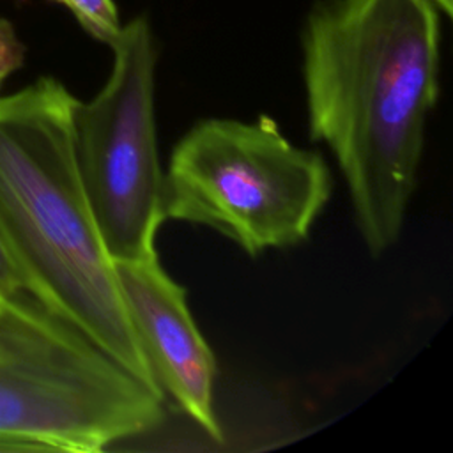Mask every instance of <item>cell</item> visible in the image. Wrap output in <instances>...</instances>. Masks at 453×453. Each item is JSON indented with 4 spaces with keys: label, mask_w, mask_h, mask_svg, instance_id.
Here are the masks:
<instances>
[{
    "label": "cell",
    "mask_w": 453,
    "mask_h": 453,
    "mask_svg": "<svg viewBox=\"0 0 453 453\" xmlns=\"http://www.w3.org/2000/svg\"><path fill=\"white\" fill-rule=\"evenodd\" d=\"M434 4L441 9V12L446 18H451V14H453V0H434Z\"/></svg>",
    "instance_id": "obj_10"
},
{
    "label": "cell",
    "mask_w": 453,
    "mask_h": 453,
    "mask_svg": "<svg viewBox=\"0 0 453 453\" xmlns=\"http://www.w3.org/2000/svg\"><path fill=\"white\" fill-rule=\"evenodd\" d=\"M64 5L80 27L96 41L110 44L122 28L113 0H53Z\"/></svg>",
    "instance_id": "obj_7"
},
{
    "label": "cell",
    "mask_w": 453,
    "mask_h": 453,
    "mask_svg": "<svg viewBox=\"0 0 453 453\" xmlns=\"http://www.w3.org/2000/svg\"><path fill=\"white\" fill-rule=\"evenodd\" d=\"M165 419L161 391L27 294L0 303V451L96 453Z\"/></svg>",
    "instance_id": "obj_3"
},
{
    "label": "cell",
    "mask_w": 453,
    "mask_h": 453,
    "mask_svg": "<svg viewBox=\"0 0 453 453\" xmlns=\"http://www.w3.org/2000/svg\"><path fill=\"white\" fill-rule=\"evenodd\" d=\"M74 103L53 76L0 97V234L34 299L159 391L80 179Z\"/></svg>",
    "instance_id": "obj_2"
},
{
    "label": "cell",
    "mask_w": 453,
    "mask_h": 453,
    "mask_svg": "<svg viewBox=\"0 0 453 453\" xmlns=\"http://www.w3.org/2000/svg\"><path fill=\"white\" fill-rule=\"evenodd\" d=\"M25 62V44L18 37L14 25L0 16V87Z\"/></svg>",
    "instance_id": "obj_8"
},
{
    "label": "cell",
    "mask_w": 453,
    "mask_h": 453,
    "mask_svg": "<svg viewBox=\"0 0 453 453\" xmlns=\"http://www.w3.org/2000/svg\"><path fill=\"white\" fill-rule=\"evenodd\" d=\"M113 264L129 324L159 391L221 441L214 412L216 361L193 320L186 288L163 269L157 250Z\"/></svg>",
    "instance_id": "obj_6"
},
{
    "label": "cell",
    "mask_w": 453,
    "mask_h": 453,
    "mask_svg": "<svg viewBox=\"0 0 453 453\" xmlns=\"http://www.w3.org/2000/svg\"><path fill=\"white\" fill-rule=\"evenodd\" d=\"M113 65L103 88L73 106L80 179L111 260L156 251L163 177L156 138L157 48L147 16L122 25L108 44Z\"/></svg>",
    "instance_id": "obj_5"
},
{
    "label": "cell",
    "mask_w": 453,
    "mask_h": 453,
    "mask_svg": "<svg viewBox=\"0 0 453 453\" xmlns=\"http://www.w3.org/2000/svg\"><path fill=\"white\" fill-rule=\"evenodd\" d=\"M0 294L9 297V296H18V294H28L27 281L9 251L2 234H0Z\"/></svg>",
    "instance_id": "obj_9"
},
{
    "label": "cell",
    "mask_w": 453,
    "mask_h": 453,
    "mask_svg": "<svg viewBox=\"0 0 453 453\" xmlns=\"http://www.w3.org/2000/svg\"><path fill=\"white\" fill-rule=\"evenodd\" d=\"M4 297H5V296H2V294H0V303H2V299H4Z\"/></svg>",
    "instance_id": "obj_11"
},
{
    "label": "cell",
    "mask_w": 453,
    "mask_h": 453,
    "mask_svg": "<svg viewBox=\"0 0 453 453\" xmlns=\"http://www.w3.org/2000/svg\"><path fill=\"white\" fill-rule=\"evenodd\" d=\"M331 193L322 154L294 145L271 117H211L172 150L163 218L209 226L257 257L303 242Z\"/></svg>",
    "instance_id": "obj_4"
},
{
    "label": "cell",
    "mask_w": 453,
    "mask_h": 453,
    "mask_svg": "<svg viewBox=\"0 0 453 453\" xmlns=\"http://www.w3.org/2000/svg\"><path fill=\"white\" fill-rule=\"evenodd\" d=\"M441 16L434 0H317L304 19L308 131L333 152L373 257L398 241L416 189Z\"/></svg>",
    "instance_id": "obj_1"
}]
</instances>
